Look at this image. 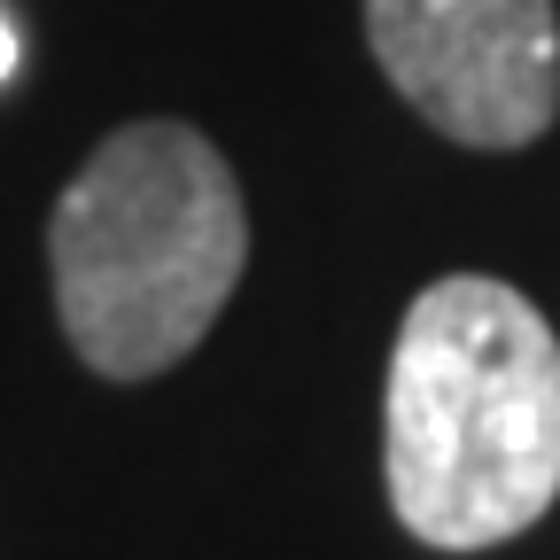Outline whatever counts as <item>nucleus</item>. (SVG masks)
I'll return each mask as SVG.
<instances>
[{"instance_id":"4","label":"nucleus","mask_w":560,"mask_h":560,"mask_svg":"<svg viewBox=\"0 0 560 560\" xmlns=\"http://www.w3.org/2000/svg\"><path fill=\"white\" fill-rule=\"evenodd\" d=\"M16 70V32H9V16H0V79Z\"/></svg>"},{"instance_id":"2","label":"nucleus","mask_w":560,"mask_h":560,"mask_svg":"<svg viewBox=\"0 0 560 560\" xmlns=\"http://www.w3.org/2000/svg\"><path fill=\"white\" fill-rule=\"evenodd\" d=\"M47 265L70 350L109 382H149L226 312L249 265V210L195 125L140 117L62 187Z\"/></svg>"},{"instance_id":"1","label":"nucleus","mask_w":560,"mask_h":560,"mask_svg":"<svg viewBox=\"0 0 560 560\" xmlns=\"http://www.w3.org/2000/svg\"><path fill=\"white\" fill-rule=\"evenodd\" d=\"M382 467L397 522L436 552L522 537L560 499V335L490 272L412 296L389 350Z\"/></svg>"},{"instance_id":"3","label":"nucleus","mask_w":560,"mask_h":560,"mask_svg":"<svg viewBox=\"0 0 560 560\" xmlns=\"http://www.w3.org/2000/svg\"><path fill=\"white\" fill-rule=\"evenodd\" d=\"M389 86L459 149H529L560 117L552 0H366Z\"/></svg>"}]
</instances>
